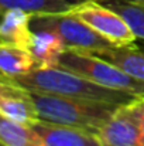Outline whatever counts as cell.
<instances>
[{
	"instance_id": "6da1fadb",
	"label": "cell",
	"mask_w": 144,
	"mask_h": 146,
	"mask_svg": "<svg viewBox=\"0 0 144 146\" xmlns=\"http://www.w3.org/2000/svg\"><path fill=\"white\" fill-rule=\"evenodd\" d=\"M30 92L37 108L38 121L84 128L95 133H97L99 129L112 118L116 109L123 105L37 91Z\"/></svg>"
},
{
	"instance_id": "7a4b0ae2",
	"label": "cell",
	"mask_w": 144,
	"mask_h": 146,
	"mask_svg": "<svg viewBox=\"0 0 144 146\" xmlns=\"http://www.w3.org/2000/svg\"><path fill=\"white\" fill-rule=\"evenodd\" d=\"M11 80L28 91L106 101V102H114V104H127V102H132L136 97H139L130 92L110 90V88L97 85L72 71H68L59 67L34 68L28 74H24Z\"/></svg>"
},
{
	"instance_id": "3957f363",
	"label": "cell",
	"mask_w": 144,
	"mask_h": 146,
	"mask_svg": "<svg viewBox=\"0 0 144 146\" xmlns=\"http://www.w3.org/2000/svg\"><path fill=\"white\" fill-rule=\"evenodd\" d=\"M58 67L110 90L124 91L139 97L144 95L143 80L126 74L112 62L88 51L66 48L59 58Z\"/></svg>"
},
{
	"instance_id": "277c9868",
	"label": "cell",
	"mask_w": 144,
	"mask_h": 146,
	"mask_svg": "<svg viewBox=\"0 0 144 146\" xmlns=\"http://www.w3.org/2000/svg\"><path fill=\"white\" fill-rule=\"evenodd\" d=\"M31 29L33 31L49 30L58 34L66 48L95 52L113 46L109 40L68 11L61 14H36L31 19Z\"/></svg>"
},
{
	"instance_id": "5b68a950",
	"label": "cell",
	"mask_w": 144,
	"mask_h": 146,
	"mask_svg": "<svg viewBox=\"0 0 144 146\" xmlns=\"http://www.w3.org/2000/svg\"><path fill=\"white\" fill-rule=\"evenodd\" d=\"M68 13L82 20L113 46H129L139 40L130 24L116 10L99 0H85L75 4Z\"/></svg>"
},
{
	"instance_id": "8992f818",
	"label": "cell",
	"mask_w": 144,
	"mask_h": 146,
	"mask_svg": "<svg viewBox=\"0 0 144 146\" xmlns=\"http://www.w3.org/2000/svg\"><path fill=\"white\" fill-rule=\"evenodd\" d=\"M97 136L103 146H144L140 119L133 104L120 105L99 129Z\"/></svg>"
},
{
	"instance_id": "52a82bcc",
	"label": "cell",
	"mask_w": 144,
	"mask_h": 146,
	"mask_svg": "<svg viewBox=\"0 0 144 146\" xmlns=\"http://www.w3.org/2000/svg\"><path fill=\"white\" fill-rule=\"evenodd\" d=\"M0 115L21 125H33L38 121L31 92L3 75L0 81Z\"/></svg>"
},
{
	"instance_id": "ba28073f",
	"label": "cell",
	"mask_w": 144,
	"mask_h": 146,
	"mask_svg": "<svg viewBox=\"0 0 144 146\" xmlns=\"http://www.w3.org/2000/svg\"><path fill=\"white\" fill-rule=\"evenodd\" d=\"M40 136L43 146H103L97 133L76 126L37 121L30 125Z\"/></svg>"
},
{
	"instance_id": "9c48e42d",
	"label": "cell",
	"mask_w": 144,
	"mask_h": 146,
	"mask_svg": "<svg viewBox=\"0 0 144 146\" xmlns=\"http://www.w3.org/2000/svg\"><path fill=\"white\" fill-rule=\"evenodd\" d=\"M1 17L0 44H10L30 50L33 38V14L18 9H9L1 11Z\"/></svg>"
},
{
	"instance_id": "30bf717a",
	"label": "cell",
	"mask_w": 144,
	"mask_h": 146,
	"mask_svg": "<svg viewBox=\"0 0 144 146\" xmlns=\"http://www.w3.org/2000/svg\"><path fill=\"white\" fill-rule=\"evenodd\" d=\"M92 54L112 62L126 74L144 81V47H139L136 43L122 47L110 46Z\"/></svg>"
},
{
	"instance_id": "8fae6325",
	"label": "cell",
	"mask_w": 144,
	"mask_h": 146,
	"mask_svg": "<svg viewBox=\"0 0 144 146\" xmlns=\"http://www.w3.org/2000/svg\"><path fill=\"white\" fill-rule=\"evenodd\" d=\"M66 46L61 37L49 30L33 31V38L30 44V52L34 57L36 68H55L59 64L62 52Z\"/></svg>"
},
{
	"instance_id": "7c38bea8",
	"label": "cell",
	"mask_w": 144,
	"mask_h": 146,
	"mask_svg": "<svg viewBox=\"0 0 144 146\" xmlns=\"http://www.w3.org/2000/svg\"><path fill=\"white\" fill-rule=\"evenodd\" d=\"M36 67L37 65L30 50L10 44H0V71L3 77L17 78L28 74Z\"/></svg>"
},
{
	"instance_id": "4fadbf2b",
	"label": "cell",
	"mask_w": 144,
	"mask_h": 146,
	"mask_svg": "<svg viewBox=\"0 0 144 146\" xmlns=\"http://www.w3.org/2000/svg\"><path fill=\"white\" fill-rule=\"evenodd\" d=\"M1 146H43L40 136L30 125H21L7 118H0Z\"/></svg>"
},
{
	"instance_id": "5bb4252c",
	"label": "cell",
	"mask_w": 144,
	"mask_h": 146,
	"mask_svg": "<svg viewBox=\"0 0 144 146\" xmlns=\"http://www.w3.org/2000/svg\"><path fill=\"white\" fill-rule=\"evenodd\" d=\"M75 4L68 0H0L1 11L18 9L36 14H61L69 11Z\"/></svg>"
},
{
	"instance_id": "9a60e30c",
	"label": "cell",
	"mask_w": 144,
	"mask_h": 146,
	"mask_svg": "<svg viewBox=\"0 0 144 146\" xmlns=\"http://www.w3.org/2000/svg\"><path fill=\"white\" fill-rule=\"evenodd\" d=\"M102 3L116 10L130 24L137 38L144 40V4L124 1V0H105Z\"/></svg>"
},
{
	"instance_id": "2e32d148",
	"label": "cell",
	"mask_w": 144,
	"mask_h": 146,
	"mask_svg": "<svg viewBox=\"0 0 144 146\" xmlns=\"http://www.w3.org/2000/svg\"><path fill=\"white\" fill-rule=\"evenodd\" d=\"M133 108L136 109L139 119H140V126H141V135H143V142H144V95L141 97H136L133 101Z\"/></svg>"
},
{
	"instance_id": "e0dca14e",
	"label": "cell",
	"mask_w": 144,
	"mask_h": 146,
	"mask_svg": "<svg viewBox=\"0 0 144 146\" xmlns=\"http://www.w3.org/2000/svg\"><path fill=\"white\" fill-rule=\"evenodd\" d=\"M99 1H105V0H99ZM124 1H132V3H140V4H144V0H124Z\"/></svg>"
},
{
	"instance_id": "ac0fdd59",
	"label": "cell",
	"mask_w": 144,
	"mask_h": 146,
	"mask_svg": "<svg viewBox=\"0 0 144 146\" xmlns=\"http://www.w3.org/2000/svg\"><path fill=\"white\" fill-rule=\"evenodd\" d=\"M68 1H71L72 4H79V3H82V1H85V0H68Z\"/></svg>"
}]
</instances>
